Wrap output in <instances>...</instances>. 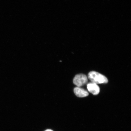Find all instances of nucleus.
<instances>
[{
  "label": "nucleus",
  "instance_id": "nucleus-5",
  "mask_svg": "<svg viewBox=\"0 0 131 131\" xmlns=\"http://www.w3.org/2000/svg\"><path fill=\"white\" fill-rule=\"evenodd\" d=\"M45 131H53V130H51V129H47V130H46Z\"/></svg>",
  "mask_w": 131,
  "mask_h": 131
},
{
  "label": "nucleus",
  "instance_id": "nucleus-4",
  "mask_svg": "<svg viewBox=\"0 0 131 131\" xmlns=\"http://www.w3.org/2000/svg\"><path fill=\"white\" fill-rule=\"evenodd\" d=\"M74 92L78 97H84L89 95V93L86 90L79 87H77L74 89Z\"/></svg>",
  "mask_w": 131,
  "mask_h": 131
},
{
  "label": "nucleus",
  "instance_id": "nucleus-3",
  "mask_svg": "<svg viewBox=\"0 0 131 131\" xmlns=\"http://www.w3.org/2000/svg\"><path fill=\"white\" fill-rule=\"evenodd\" d=\"M88 91L93 95H96L99 94L100 88L97 84L92 82L88 83L87 85Z\"/></svg>",
  "mask_w": 131,
  "mask_h": 131
},
{
  "label": "nucleus",
  "instance_id": "nucleus-1",
  "mask_svg": "<svg viewBox=\"0 0 131 131\" xmlns=\"http://www.w3.org/2000/svg\"><path fill=\"white\" fill-rule=\"evenodd\" d=\"M88 77L91 82L96 84L106 83L108 82L107 78L105 76L96 71L90 72L88 73Z\"/></svg>",
  "mask_w": 131,
  "mask_h": 131
},
{
  "label": "nucleus",
  "instance_id": "nucleus-2",
  "mask_svg": "<svg viewBox=\"0 0 131 131\" xmlns=\"http://www.w3.org/2000/svg\"><path fill=\"white\" fill-rule=\"evenodd\" d=\"M88 78L85 75L79 74L76 75L73 79L74 84L79 87L82 86L88 83Z\"/></svg>",
  "mask_w": 131,
  "mask_h": 131
}]
</instances>
